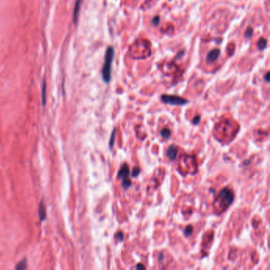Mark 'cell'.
Listing matches in <instances>:
<instances>
[{"instance_id": "cell-21", "label": "cell", "mask_w": 270, "mask_h": 270, "mask_svg": "<svg viewBox=\"0 0 270 270\" xmlns=\"http://www.w3.org/2000/svg\"><path fill=\"white\" fill-rule=\"evenodd\" d=\"M265 81L267 82H269V71L266 73V75H265Z\"/></svg>"}, {"instance_id": "cell-8", "label": "cell", "mask_w": 270, "mask_h": 270, "mask_svg": "<svg viewBox=\"0 0 270 270\" xmlns=\"http://www.w3.org/2000/svg\"><path fill=\"white\" fill-rule=\"evenodd\" d=\"M267 40L265 38H264V37H261L259 39V40L257 41V48H258V49L260 51H262L264 50L267 46Z\"/></svg>"}, {"instance_id": "cell-2", "label": "cell", "mask_w": 270, "mask_h": 270, "mask_svg": "<svg viewBox=\"0 0 270 270\" xmlns=\"http://www.w3.org/2000/svg\"><path fill=\"white\" fill-rule=\"evenodd\" d=\"M234 198L235 195L231 188H224L218 194L215 201V205L220 210V212H224L233 203Z\"/></svg>"}, {"instance_id": "cell-10", "label": "cell", "mask_w": 270, "mask_h": 270, "mask_svg": "<svg viewBox=\"0 0 270 270\" xmlns=\"http://www.w3.org/2000/svg\"><path fill=\"white\" fill-rule=\"evenodd\" d=\"M42 104L44 105L46 104V82L43 81L42 85Z\"/></svg>"}, {"instance_id": "cell-17", "label": "cell", "mask_w": 270, "mask_h": 270, "mask_svg": "<svg viewBox=\"0 0 270 270\" xmlns=\"http://www.w3.org/2000/svg\"><path fill=\"white\" fill-rule=\"evenodd\" d=\"M140 173V169L139 167H134L133 170H132V177L133 178H136L139 174Z\"/></svg>"}, {"instance_id": "cell-1", "label": "cell", "mask_w": 270, "mask_h": 270, "mask_svg": "<svg viewBox=\"0 0 270 270\" xmlns=\"http://www.w3.org/2000/svg\"><path fill=\"white\" fill-rule=\"evenodd\" d=\"M114 54H115V52H114L113 47H108L105 53L103 67L101 69L102 79L105 83H109L112 78V64L113 61Z\"/></svg>"}, {"instance_id": "cell-22", "label": "cell", "mask_w": 270, "mask_h": 270, "mask_svg": "<svg viewBox=\"0 0 270 270\" xmlns=\"http://www.w3.org/2000/svg\"><path fill=\"white\" fill-rule=\"evenodd\" d=\"M79 1H82V0H79Z\"/></svg>"}, {"instance_id": "cell-3", "label": "cell", "mask_w": 270, "mask_h": 270, "mask_svg": "<svg viewBox=\"0 0 270 270\" xmlns=\"http://www.w3.org/2000/svg\"><path fill=\"white\" fill-rule=\"evenodd\" d=\"M161 100L165 104H169L172 105H184L188 102L187 100L181 97L168 94H163L161 96Z\"/></svg>"}, {"instance_id": "cell-11", "label": "cell", "mask_w": 270, "mask_h": 270, "mask_svg": "<svg viewBox=\"0 0 270 270\" xmlns=\"http://www.w3.org/2000/svg\"><path fill=\"white\" fill-rule=\"evenodd\" d=\"M192 231H193V228H192L191 225H189V226H187L186 228H185V231H184V234L186 237H188V236H190V235H192Z\"/></svg>"}, {"instance_id": "cell-20", "label": "cell", "mask_w": 270, "mask_h": 270, "mask_svg": "<svg viewBox=\"0 0 270 270\" xmlns=\"http://www.w3.org/2000/svg\"><path fill=\"white\" fill-rule=\"evenodd\" d=\"M135 269H145V266L143 265L142 264H138V265L135 266Z\"/></svg>"}, {"instance_id": "cell-18", "label": "cell", "mask_w": 270, "mask_h": 270, "mask_svg": "<svg viewBox=\"0 0 270 270\" xmlns=\"http://www.w3.org/2000/svg\"><path fill=\"white\" fill-rule=\"evenodd\" d=\"M200 121V116H196V117H195L194 119L192 120V123H193L194 125H198Z\"/></svg>"}, {"instance_id": "cell-19", "label": "cell", "mask_w": 270, "mask_h": 270, "mask_svg": "<svg viewBox=\"0 0 270 270\" xmlns=\"http://www.w3.org/2000/svg\"><path fill=\"white\" fill-rule=\"evenodd\" d=\"M123 238H124V235H123L121 232H119L117 234V239L119 241H122Z\"/></svg>"}, {"instance_id": "cell-15", "label": "cell", "mask_w": 270, "mask_h": 270, "mask_svg": "<svg viewBox=\"0 0 270 270\" xmlns=\"http://www.w3.org/2000/svg\"><path fill=\"white\" fill-rule=\"evenodd\" d=\"M132 185V183H131V181L128 179V180H125V181H122V187L125 189H127L128 188H129L130 186Z\"/></svg>"}, {"instance_id": "cell-13", "label": "cell", "mask_w": 270, "mask_h": 270, "mask_svg": "<svg viewBox=\"0 0 270 270\" xmlns=\"http://www.w3.org/2000/svg\"><path fill=\"white\" fill-rule=\"evenodd\" d=\"M115 134H116V130L113 129V133L111 134L110 139H109V147H110V149H113V147L114 141H115Z\"/></svg>"}, {"instance_id": "cell-16", "label": "cell", "mask_w": 270, "mask_h": 270, "mask_svg": "<svg viewBox=\"0 0 270 270\" xmlns=\"http://www.w3.org/2000/svg\"><path fill=\"white\" fill-rule=\"evenodd\" d=\"M160 22V18L159 16H155L154 18H153L152 21H151V23H152L153 25H155V26H158Z\"/></svg>"}, {"instance_id": "cell-7", "label": "cell", "mask_w": 270, "mask_h": 270, "mask_svg": "<svg viewBox=\"0 0 270 270\" xmlns=\"http://www.w3.org/2000/svg\"><path fill=\"white\" fill-rule=\"evenodd\" d=\"M39 218L40 221H44V219L46 218V208H45V205L43 201L40 202L39 205Z\"/></svg>"}, {"instance_id": "cell-9", "label": "cell", "mask_w": 270, "mask_h": 270, "mask_svg": "<svg viewBox=\"0 0 270 270\" xmlns=\"http://www.w3.org/2000/svg\"><path fill=\"white\" fill-rule=\"evenodd\" d=\"M160 135H161V136H162L163 139H169L170 137V135H171L170 130L169 128H163V129L161 131V132H160Z\"/></svg>"}, {"instance_id": "cell-5", "label": "cell", "mask_w": 270, "mask_h": 270, "mask_svg": "<svg viewBox=\"0 0 270 270\" xmlns=\"http://www.w3.org/2000/svg\"><path fill=\"white\" fill-rule=\"evenodd\" d=\"M129 173H130V170H129L128 165V164H124L121 168V170L118 172V179H121L122 181L128 180V177H129Z\"/></svg>"}, {"instance_id": "cell-4", "label": "cell", "mask_w": 270, "mask_h": 270, "mask_svg": "<svg viewBox=\"0 0 270 270\" xmlns=\"http://www.w3.org/2000/svg\"><path fill=\"white\" fill-rule=\"evenodd\" d=\"M220 56V51L218 48H214V49L211 50L208 53L206 57V61L208 64H212L219 59Z\"/></svg>"}, {"instance_id": "cell-14", "label": "cell", "mask_w": 270, "mask_h": 270, "mask_svg": "<svg viewBox=\"0 0 270 270\" xmlns=\"http://www.w3.org/2000/svg\"><path fill=\"white\" fill-rule=\"evenodd\" d=\"M253 35V29L251 27H248V28L246 29V30H245V38H247V39H249Z\"/></svg>"}, {"instance_id": "cell-6", "label": "cell", "mask_w": 270, "mask_h": 270, "mask_svg": "<svg viewBox=\"0 0 270 270\" xmlns=\"http://www.w3.org/2000/svg\"><path fill=\"white\" fill-rule=\"evenodd\" d=\"M178 152V147L174 145H170V147H169L168 150H167V155L170 160H174L175 159H176V157H177Z\"/></svg>"}, {"instance_id": "cell-12", "label": "cell", "mask_w": 270, "mask_h": 270, "mask_svg": "<svg viewBox=\"0 0 270 270\" xmlns=\"http://www.w3.org/2000/svg\"><path fill=\"white\" fill-rule=\"evenodd\" d=\"M26 267H27L26 260H23V261H21L20 263L18 264V265L15 267V269H25Z\"/></svg>"}]
</instances>
